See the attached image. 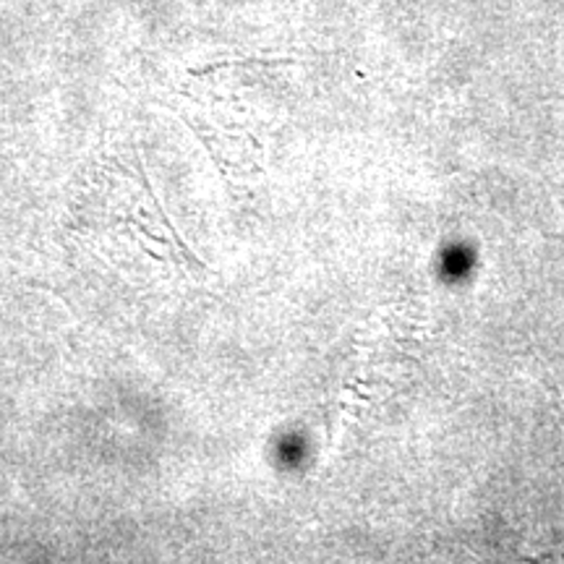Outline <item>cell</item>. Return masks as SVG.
Here are the masks:
<instances>
[{
    "mask_svg": "<svg viewBox=\"0 0 564 564\" xmlns=\"http://www.w3.org/2000/svg\"><path fill=\"white\" fill-rule=\"evenodd\" d=\"M291 58H241V61H220V63H209V66H202V68H192L188 74L192 76H207V74H215V70L220 68H232V66H288Z\"/></svg>",
    "mask_w": 564,
    "mask_h": 564,
    "instance_id": "1",
    "label": "cell"
}]
</instances>
